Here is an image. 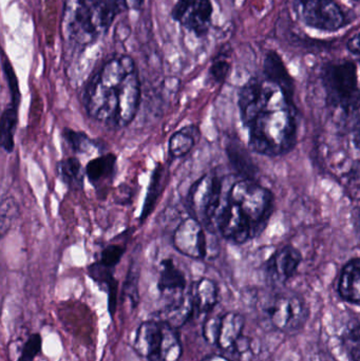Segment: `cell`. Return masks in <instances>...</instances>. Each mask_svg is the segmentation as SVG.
I'll list each match as a JSON object with an SVG mask.
<instances>
[{
    "label": "cell",
    "mask_w": 360,
    "mask_h": 361,
    "mask_svg": "<svg viewBox=\"0 0 360 361\" xmlns=\"http://www.w3.org/2000/svg\"><path fill=\"white\" fill-rule=\"evenodd\" d=\"M192 298L194 313L198 315L211 313L219 301V288L215 281L209 278H202L192 286Z\"/></svg>",
    "instance_id": "17"
},
{
    "label": "cell",
    "mask_w": 360,
    "mask_h": 361,
    "mask_svg": "<svg viewBox=\"0 0 360 361\" xmlns=\"http://www.w3.org/2000/svg\"><path fill=\"white\" fill-rule=\"evenodd\" d=\"M63 135L68 145L75 154H89L94 148V144L91 141L90 137L82 131L66 128Z\"/></svg>",
    "instance_id": "27"
},
{
    "label": "cell",
    "mask_w": 360,
    "mask_h": 361,
    "mask_svg": "<svg viewBox=\"0 0 360 361\" xmlns=\"http://www.w3.org/2000/svg\"><path fill=\"white\" fill-rule=\"evenodd\" d=\"M226 152H228V160L235 171L242 176L243 179L254 180L255 167L242 146L236 143H230L226 147Z\"/></svg>",
    "instance_id": "25"
},
{
    "label": "cell",
    "mask_w": 360,
    "mask_h": 361,
    "mask_svg": "<svg viewBox=\"0 0 360 361\" xmlns=\"http://www.w3.org/2000/svg\"><path fill=\"white\" fill-rule=\"evenodd\" d=\"M125 250H126L125 246L120 245V244H110L101 250L99 262L105 267L113 269L122 260Z\"/></svg>",
    "instance_id": "31"
},
{
    "label": "cell",
    "mask_w": 360,
    "mask_h": 361,
    "mask_svg": "<svg viewBox=\"0 0 360 361\" xmlns=\"http://www.w3.org/2000/svg\"><path fill=\"white\" fill-rule=\"evenodd\" d=\"M230 71V63L223 56L216 57L209 69V78L216 84H222Z\"/></svg>",
    "instance_id": "32"
},
{
    "label": "cell",
    "mask_w": 360,
    "mask_h": 361,
    "mask_svg": "<svg viewBox=\"0 0 360 361\" xmlns=\"http://www.w3.org/2000/svg\"><path fill=\"white\" fill-rule=\"evenodd\" d=\"M89 276L97 284L106 288L108 293V310L110 315L113 316L116 310V299H118V283L112 274V269L105 267L101 262L92 263L88 267Z\"/></svg>",
    "instance_id": "20"
},
{
    "label": "cell",
    "mask_w": 360,
    "mask_h": 361,
    "mask_svg": "<svg viewBox=\"0 0 360 361\" xmlns=\"http://www.w3.org/2000/svg\"><path fill=\"white\" fill-rule=\"evenodd\" d=\"M42 337L39 334H32L23 345L18 361H34L42 351Z\"/></svg>",
    "instance_id": "34"
},
{
    "label": "cell",
    "mask_w": 360,
    "mask_h": 361,
    "mask_svg": "<svg viewBox=\"0 0 360 361\" xmlns=\"http://www.w3.org/2000/svg\"><path fill=\"white\" fill-rule=\"evenodd\" d=\"M158 288L161 294L166 293H183L186 288V277L183 271L173 262V259L167 258L161 262L160 277Z\"/></svg>",
    "instance_id": "18"
},
{
    "label": "cell",
    "mask_w": 360,
    "mask_h": 361,
    "mask_svg": "<svg viewBox=\"0 0 360 361\" xmlns=\"http://www.w3.org/2000/svg\"><path fill=\"white\" fill-rule=\"evenodd\" d=\"M225 191L228 199L239 208L259 235L266 228L274 212L275 197L272 191L256 180L249 179L236 180Z\"/></svg>",
    "instance_id": "5"
},
{
    "label": "cell",
    "mask_w": 360,
    "mask_h": 361,
    "mask_svg": "<svg viewBox=\"0 0 360 361\" xmlns=\"http://www.w3.org/2000/svg\"><path fill=\"white\" fill-rule=\"evenodd\" d=\"M59 179L71 189H80L84 185V176L86 171L82 169L80 160L68 158L57 164Z\"/></svg>",
    "instance_id": "23"
},
{
    "label": "cell",
    "mask_w": 360,
    "mask_h": 361,
    "mask_svg": "<svg viewBox=\"0 0 360 361\" xmlns=\"http://www.w3.org/2000/svg\"><path fill=\"white\" fill-rule=\"evenodd\" d=\"M220 317H211L203 324L202 334L206 343L217 345L219 335Z\"/></svg>",
    "instance_id": "35"
},
{
    "label": "cell",
    "mask_w": 360,
    "mask_h": 361,
    "mask_svg": "<svg viewBox=\"0 0 360 361\" xmlns=\"http://www.w3.org/2000/svg\"><path fill=\"white\" fill-rule=\"evenodd\" d=\"M165 171L162 164H158L152 173L151 180L148 187L147 195L144 202L143 210L141 214V222H144L149 214L154 212L156 203L162 195L165 187Z\"/></svg>",
    "instance_id": "22"
},
{
    "label": "cell",
    "mask_w": 360,
    "mask_h": 361,
    "mask_svg": "<svg viewBox=\"0 0 360 361\" xmlns=\"http://www.w3.org/2000/svg\"><path fill=\"white\" fill-rule=\"evenodd\" d=\"M17 109L18 108L10 106L1 116V146L8 154L14 149V135L18 118Z\"/></svg>",
    "instance_id": "26"
},
{
    "label": "cell",
    "mask_w": 360,
    "mask_h": 361,
    "mask_svg": "<svg viewBox=\"0 0 360 361\" xmlns=\"http://www.w3.org/2000/svg\"><path fill=\"white\" fill-rule=\"evenodd\" d=\"M120 13L116 0H66L63 31L70 42L88 46L109 30Z\"/></svg>",
    "instance_id": "3"
},
{
    "label": "cell",
    "mask_w": 360,
    "mask_h": 361,
    "mask_svg": "<svg viewBox=\"0 0 360 361\" xmlns=\"http://www.w3.org/2000/svg\"><path fill=\"white\" fill-rule=\"evenodd\" d=\"M194 314L192 290L171 302L163 313V319L175 329L181 328Z\"/></svg>",
    "instance_id": "19"
},
{
    "label": "cell",
    "mask_w": 360,
    "mask_h": 361,
    "mask_svg": "<svg viewBox=\"0 0 360 361\" xmlns=\"http://www.w3.org/2000/svg\"><path fill=\"white\" fill-rule=\"evenodd\" d=\"M263 71L266 80L278 86L290 99L294 101V80L278 53L268 52L264 59Z\"/></svg>",
    "instance_id": "14"
},
{
    "label": "cell",
    "mask_w": 360,
    "mask_h": 361,
    "mask_svg": "<svg viewBox=\"0 0 360 361\" xmlns=\"http://www.w3.org/2000/svg\"><path fill=\"white\" fill-rule=\"evenodd\" d=\"M338 294L349 305L360 307V258L352 259L342 267Z\"/></svg>",
    "instance_id": "13"
},
{
    "label": "cell",
    "mask_w": 360,
    "mask_h": 361,
    "mask_svg": "<svg viewBox=\"0 0 360 361\" xmlns=\"http://www.w3.org/2000/svg\"><path fill=\"white\" fill-rule=\"evenodd\" d=\"M190 1V0H178L177 4L173 6V13H171L173 18L175 19V20L180 21V19L182 18L184 13H185Z\"/></svg>",
    "instance_id": "37"
},
{
    "label": "cell",
    "mask_w": 360,
    "mask_h": 361,
    "mask_svg": "<svg viewBox=\"0 0 360 361\" xmlns=\"http://www.w3.org/2000/svg\"><path fill=\"white\" fill-rule=\"evenodd\" d=\"M347 48L354 56L359 57L360 59V33L356 34V35L353 36L352 38L349 39Z\"/></svg>",
    "instance_id": "38"
},
{
    "label": "cell",
    "mask_w": 360,
    "mask_h": 361,
    "mask_svg": "<svg viewBox=\"0 0 360 361\" xmlns=\"http://www.w3.org/2000/svg\"><path fill=\"white\" fill-rule=\"evenodd\" d=\"M4 74H6V80H8V89H10L11 106L18 108L19 103H20V91H19L18 80H17L12 66L6 59H4Z\"/></svg>",
    "instance_id": "33"
},
{
    "label": "cell",
    "mask_w": 360,
    "mask_h": 361,
    "mask_svg": "<svg viewBox=\"0 0 360 361\" xmlns=\"http://www.w3.org/2000/svg\"><path fill=\"white\" fill-rule=\"evenodd\" d=\"M116 162L118 158L113 154H104L89 161L85 169L89 182L97 189L109 184L116 176Z\"/></svg>",
    "instance_id": "16"
},
{
    "label": "cell",
    "mask_w": 360,
    "mask_h": 361,
    "mask_svg": "<svg viewBox=\"0 0 360 361\" xmlns=\"http://www.w3.org/2000/svg\"><path fill=\"white\" fill-rule=\"evenodd\" d=\"M18 216V205L13 197H4L0 206V231L4 237Z\"/></svg>",
    "instance_id": "29"
},
{
    "label": "cell",
    "mask_w": 360,
    "mask_h": 361,
    "mask_svg": "<svg viewBox=\"0 0 360 361\" xmlns=\"http://www.w3.org/2000/svg\"><path fill=\"white\" fill-rule=\"evenodd\" d=\"M356 229H357V233H359V235H360V209H359V214H357Z\"/></svg>",
    "instance_id": "41"
},
{
    "label": "cell",
    "mask_w": 360,
    "mask_h": 361,
    "mask_svg": "<svg viewBox=\"0 0 360 361\" xmlns=\"http://www.w3.org/2000/svg\"><path fill=\"white\" fill-rule=\"evenodd\" d=\"M264 313L275 330L295 333L304 328L310 312L306 301L298 295L279 294L268 301Z\"/></svg>",
    "instance_id": "7"
},
{
    "label": "cell",
    "mask_w": 360,
    "mask_h": 361,
    "mask_svg": "<svg viewBox=\"0 0 360 361\" xmlns=\"http://www.w3.org/2000/svg\"><path fill=\"white\" fill-rule=\"evenodd\" d=\"M213 11L211 0H190L179 23L194 35L203 37L211 27Z\"/></svg>",
    "instance_id": "12"
},
{
    "label": "cell",
    "mask_w": 360,
    "mask_h": 361,
    "mask_svg": "<svg viewBox=\"0 0 360 361\" xmlns=\"http://www.w3.org/2000/svg\"><path fill=\"white\" fill-rule=\"evenodd\" d=\"M245 319L240 313L228 312L220 317L219 335L217 345L223 351L234 350L237 343L242 338Z\"/></svg>",
    "instance_id": "15"
},
{
    "label": "cell",
    "mask_w": 360,
    "mask_h": 361,
    "mask_svg": "<svg viewBox=\"0 0 360 361\" xmlns=\"http://www.w3.org/2000/svg\"><path fill=\"white\" fill-rule=\"evenodd\" d=\"M302 252L292 245L276 250L266 263V276L275 284H285L291 280L302 264Z\"/></svg>",
    "instance_id": "11"
},
{
    "label": "cell",
    "mask_w": 360,
    "mask_h": 361,
    "mask_svg": "<svg viewBox=\"0 0 360 361\" xmlns=\"http://www.w3.org/2000/svg\"><path fill=\"white\" fill-rule=\"evenodd\" d=\"M298 17L309 27L336 31L345 25V15L334 0H294Z\"/></svg>",
    "instance_id": "9"
},
{
    "label": "cell",
    "mask_w": 360,
    "mask_h": 361,
    "mask_svg": "<svg viewBox=\"0 0 360 361\" xmlns=\"http://www.w3.org/2000/svg\"><path fill=\"white\" fill-rule=\"evenodd\" d=\"M141 103V82L137 66L127 55L108 59L89 82L85 106L91 118L118 128L128 126Z\"/></svg>",
    "instance_id": "2"
},
{
    "label": "cell",
    "mask_w": 360,
    "mask_h": 361,
    "mask_svg": "<svg viewBox=\"0 0 360 361\" xmlns=\"http://www.w3.org/2000/svg\"><path fill=\"white\" fill-rule=\"evenodd\" d=\"M135 352L148 361H180L182 345L177 329L164 320H147L137 329Z\"/></svg>",
    "instance_id": "4"
},
{
    "label": "cell",
    "mask_w": 360,
    "mask_h": 361,
    "mask_svg": "<svg viewBox=\"0 0 360 361\" xmlns=\"http://www.w3.org/2000/svg\"><path fill=\"white\" fill-rule=\"evenodd\" d=\"M202 361H230L228 358L221 355H209L205 357Z\"/></svg>",
    "instance_id": "40"
},
{
    "label": "cell",
    "mask_w": 360,
    "mask_h": 361,
    "mask_svg": "<svg viewBox=\"0 0 360 361\" xmlns=\"http://www.w3.org/2000/svg\"><path fill=\"white\" fill-rule=\"evenodd\" d=\"M340 343L349 361H360V322L350 319L342 334Z\"/></svg>",
    "instance_id": "24"
},
{
    "label": "cell",
    "mask_w": 360,
    "mask_h": 361,
    "mask_svg": "<svg viewBox=\"0 0 360 361\" xmlns=\"http://www.w3.org/2000/svg\"><path fill=\"white\" fill-rule=\"evenodd\" d=\"M238 106L253 152L278 157L293 149L297 141V114L294 101L278 86L251 78L239 91Z\"/></svg>",
    "instance_id": "1"
},
{
    "label": "cell",
    "mask_w": 360,
    "mask_h": 361,
    "mask_svg": "<svg viewBox=\"0 0 360 361\" xmlns=\"http://www.w3.org/2000/svg\"><path fill=\"white\" fill-rule=\"evenodd\" d=\"M323 85L328 105L344 109L359 90L356 65L353 61H342L325 66Z\"/></svg>",
    "instance_id": "6"
},
{
    "label": "cell",
    "mask_w": 360,
    "mask_h": 361,
    "mask_svg": "<svg viewBox=\"0 0 360 361\" xmlns=\"http://www.w3.org/2000/svg\"><path fill=\"white\" fill-rule=\"evenodd\" d=\"M173 243L175 250L184 256L199 260L206 258L209 252L206 233L202 223L194 216L180 223L173 233Z\"/></svg>",
    "instance_id": "10"
},
{
    "label": "cell",
    "mask_w": 360,
    "mask_h": 361,
    "mask_svg": "<svg viewBox=\"0 0 360 361\" xmlns=\"http://www.w3.org/2000/svg\"><path fill=\"white\" fill-rule=\"evenodd\" d=\"M224 192V182L215 175H206L192 185L188 205L194 218L200 219L209 229H215V219Z\"/></svg>",
    "instance_id": "8"
},
{
    "label": "cell",
    "mask_w": 360,
    "mask_h": 361,
    "mask_svg": "<svg viewBox=\"0 0 360 361\" xmlns=\"http://www.w3.org/2000/svg\"><path fill=\"white\" fill-rule=\"evenodd\" d=\"M124 293L130 299L132 307H137V302H139V267H137V263H132L129 269Z\"/></svg>",
    "instance_id": "30"
},
{
    "label": "cell",
    "mask_w": 360,
    "mask_h": 361,
    "mask_svg": "<svg viewBox=\"0 0 360 361\" xmlns=\"http://www.w3.org/2000/svg\"><path fill=\"white\" fill-rule=\"evenodd\" d=\"M122 12L125 11H139L143 6L144 0H116Z\"/></svg>",
    "instance_id": "36"
},
{
    "label": "cell",
    "mask_w": 360,
    "mask_h": 361,
    "mask_svg": "<svg viewBox=\"0 0 360 361\" xmlns=\"http://www.w3.org/2000/svg\"><path fill=\"white\" fill-rule=\"evenodd\" d=\"M359 122H360V88L352 101L342 110L340 127L342 130L351 133Z\"/></svg>",
    "instance_id": "28"
},
{
    "label": "cell",
    "mask_w": 360,
    "mask_h": 361,
    "mask_svg": "<svg viewBox=\"0 0 360 361\" xmlns=\"http://www.w3.org/2000/svg\"><path fill=\"white\" fill-rule=\"evenodd\" d=\"M200 131L194 125L184 127L171 135L168 143L169 154L173 159L183 158L196 145Z\"/></svg>",
    "instance_id": "21"
},
{
    "label": "cell",
    "mask_w": 360,
    "mask_h": 361,
    "mask_svg": "<svg viewBox=\"0 0 360 361\" xmlns=\"http://www.w3.org/2000/svg\"><path fill=\"white\" fill-rule=\"evenodd\" d=\"M355 1H359V0H355Z\"/></svg>",
    "instance_id": "42"
},
{
    "label": "cell",
    "mask_w": 360,
    "mask_h": 361,
    "mask_svg": "<svg viewBox=\"0 0 360 361\" xmlns=\"http://www.w3.org/2000/svg\"><path fill=\"white\" fill-rule=\"evenodd\" d=\"M351 133H352L353 145L356 147V149L360 150V122L357 123Z\"/></svg>",
    "instance_id": "39"
}]
</instances>
